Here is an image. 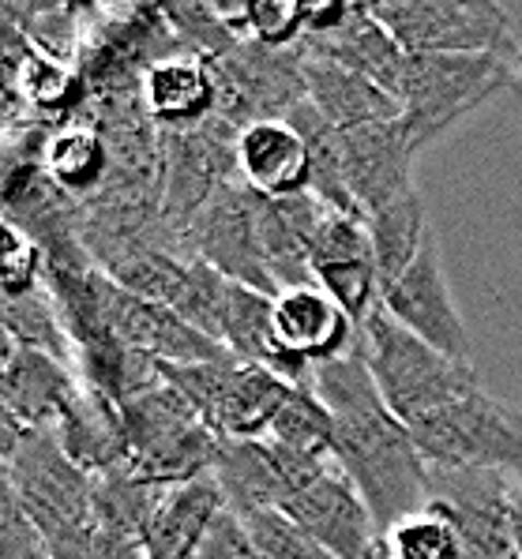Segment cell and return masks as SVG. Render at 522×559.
I'll return each mask as SVG.
<instances>
[{
  "label": "cell",
  "mask_w": 522,
  "mask_h": 559,
  "mask_svg": "<svg viewBox=\"0 0 522 559\" xmlns=\"http://www.w3.org/2000/svg\"><path fill=\"white\" fill-rule=\"evenodd\" d=\"M275 334L286 357L312 372L328 360L346 357L361 338V326L328 289L308 282L275 297Z\"/></svg>",
  "instance_id": "16"
},
{
  "label": "cell",
  "mask_w": 522,
  "mask_h": 559,
  "mask_svg": "<svg viewBox=\"0 0 522 559\" xmlns=\"http://www.w3.org/2000/svg\"><path fill=\"white\" fill-rule=\"evenodd\" d=\"M282 514L339 559H369L380 540L369 503L361 500L354 480L339 469V462L323 469L312 485H305L282 507Z\"/></svg>",
  "instance_id": "15"
},
{
  "label": "cell",
  "mask_w": 522,
  "mask_h": 559,
  "mask_svg": "<svg viewBox=\"0 0 522 559\" xmlns=\"http://www.w3.org/2000/svg\"><path fill=\"white\" fill-rule=\"evenodd\" d=\"M121 417L128 432V462L143 480L185 485L203 473H215L222 440L166 376L124 399Z\"/></svg>",
  "instance_id": "4"
},
{
  "label": "cell",
  "mask_w": 522,
  "mask_h": 559,
  "mask_svg": "<svg viewBox=\"0 0 522 559\" xmlns=\"http://www.w3.org/2000/svg\"><path fill=\"white\" fill-rule=\"evenodd\" d=\"M226 507L215 473H203L185 485H166L143 530L147 559H195L211 522Z\"/></svg>",
  "instance_id": "19"
},
{
  "label": "cell",
  "mask_w": 522,
  "mask_h": 559,
  "mask_svg": "<svg viewBox=\"0 0 522 559\" xmlns=\"http://www.w3.org/2000/svg\"><path fill=\"white\" fill-rule=\"evenodd\" d=\"M522 57L462 53V57H410L399 102L402 120L414 132L417 147H429L448 135L459 120L482 109L500 87L519 75Z\"/></svg>",
  "instance_id": "6"
},
{
  "label": "cell",
  "mask_w": 522,
  "mask_h": 559,
  "mask_svg": "<svg viewBox=\"0 0 522 559\" xmlns=\"http://www.w3.org/2000/svg\"><path fill=\"white\" fill-rule=\"evenodd\" d=\"M143 109L162 132H188L218 114V83L211 57L174 53L143 75Z\"/></svg>",
  "instance_id": "18"
},
{
  "label": "cell",
  "mask_w": 522,
  "mask_h": 559,
  "mask_svg": "<svg viewBox=\"0 0 522 559\" xmlns=\"http://www.w3.org/2000/svg\"><path fill=\"white\" fill-rule=\"evenodd\" d=\"M46 278V252L27 229L0 214V297H20L41 286Z\"/></svg>",
  "instance_id": "31"
},
{
  "label": "cell",
  "mask_w": 522,
  "mask_h": 559,
  "mask_svg": "<svg viewBox=\"0 0 522 559\" xmlns=\"http://www.w3.org/2000/svg\"><path fill=\"white\" fill-rule=\"evenodd\" d=\"M301 75H305V98L320 109V117L339 135L402 117V102L395 94L376 87L372 80L349 72V68L335 64V60L305 57Z\"/></svg>",
  "instance_id": "21"
},
{
  "label": "cell",
  "mask_w": 522,
  "mask_h": 559,
  "mask_svg": "<svg viewBox=\"0 0 522 559\" xmlns=\"http://www.w3.org/2000/svg\"><path fill=\"white\" fill-rule=\"evenodd\" d=\"M369 559H466V552L455 526L440 511L422 507L417 514L380 533Z\"/></svg>",
  "instance_id": "29"
},
{
  "label": "cell",
  "mask_w": 522,
  "mask_h": 559,
  "mask_svg": "<svg viewBox=\"0 0 522 559\" xmlns=\"http://www.w3.org/2000/svg\"><path fill=\"white\" fill-rule=\"evenodd\" d=\"M294 386L297 383L282 380L271 368L241 365L237 360L226 394H222L215 436L218 440H268L271 425H275L278 409L286 406Z\"/></svg>",
  "instance_id": "25"
},
{
  "label": "cell",
  "mask_w": 522,
  "mask_h": 559,
  "mask_svg": "<svg viewBox=\"0 0 522 559\" xmlns=\"http://www.w3.org/2000/svg\"><path fill=\"white\" fill-rule=\"evenodd\" d=\"M511 480L489 469L429 466V503L455 526L466 559H519L511 526Z\"/></svg>",
  "instance_id": "9"
},
{
  "label": "cell",
  "mask_w": 522,
  "mask_h": 559,
  "mask_svg": "<svg viewBox=\"0 0 522 559\" xmlns=\"http://www.w3.org/2000/svg\"><path fill=\"white\" fill-rule=\"evenodd\" d=\"M185 237L188 248L203 263L215 266L222 278L278 297L275 278H271L268 260H263V248H260V195L241 177L226 180L203 203V211L188 222Z\"/></svg>",
  "instance_id": "8"
},
{
  "label": "cell",
  "mask_w": 522,
  "mask_h": 559,
  "mask_svg": "<svg viewBox=\"0 0 522 559\" xmlns=\"http://www.w3.org/2000/svg\"><path fill=\"white\" fill-rule=\"evenodd\" d=\"M268 440L294 454L316 462H335V420H331L328 406L316 399V391L308 383H297L289 391L286 406L278 409L275 425H271Z\"/></svg>",
  "instance_id": "28"
},
{
  "label": "cell",
  "mask_w": 522,
  "mask_h": 559,
  "mask_svg": "<svg viewBox=\"0 0 522 559\" xmlns=\"http://www.w3.org/2000/svg\"><path fill=\"white\" fill-rule=\"evenodd\" d=\"M15 354H20V346H15L12 331H8V323H4V308H0V368L12 365Z\"/></svg>",
  "instance_id": "38"
},
{
  "label": "cell",
  "mask_w": 522,
  "mask_h": 559,
  "mask_svg": "<svg viewBox=\"0 0 522 559\" xmlns=\"http://www.w3.org/2000/svg\"><path fill=\"white\" fill-rule=\"evenodd\" d=\"M328 466L335 462L305 459L275 440H222L215 477L229 511L252 519L263 511H282Z\"/></svg>",
  "instance_id": "10"
},
{
  "label": "cell",
  "mask_w": 522,
  "mask_h": 559,
  "mask_svg": "<svg viewBox=\"0 0 522 559\" xmlns=\"http://www.w3.org/2000/svg\"><path fill=\"white\" fill-rule=\"evenodd\" d=\"M323 218H328V206L312 192L289 195V200L260 195V248L278 294L312 282L308 255H312V240Z\"/></svg>",
  "instance_id": "20"
},
{
  "label": "cell",
  "mask_w": 522,
  "mask_h": 559,
  "mask_svg": "<svg viewBox=\"0 0 522 559\" xmlns=\"http://www.w3.org/2000/svg\"><path fill=\"white\" fill-rule=\"evenodd\" d=\"M38 162L46 177L75 203H91L94 195L106 192L114 174L109 147L94 124H61L57 132H49L38 147Z\"/></svg>",
  "instance_id": "24"
},
{
  "label": "cell",
  "mask_w": 522,
  "mask_h": 559,
  "mask_svg": "<svg viewBox=\"0 0 522 559\" xmlns=\"http://www.w3.org/2000/svg\"><path fill=\"white\" fill-rule=\"evenodd\" d=\"M406 428L429 466L522 477V409L485 386L459 394Z\"/></svg>",
  "instance_id": "5"
},
{
  "label": "cell",
  "mask_w": 522,
  "mask_h": 559,
  "mask_svg": "<svg viewBox=\"0 0 522 559\" xmlns=\"http://www.w3.org/2000/svg\"><path fill=\"white\" fill-rule=\"evenodd\" d=\"M308 386L335 420V462L369 503L376 530L388 533L395 522L422 511L429 503V462L422 459L410 428L383 402L361 338L346 357L312 368Z\"/></svg>",
  "instance_id": "1"
},
{
  "label": "cell",
  "mask_w": 522,
  "mask_h": 559,
  "mask_svg": "<svg viewBox=\"0 0 522 559\" xmlns=\"http://www.w3.org/2000/svg\"><path fill=\"white\" fill-rule=\"evenodd\" d=\"M237 177L263 200L308 192L312 158L289 120H256L237 132Z\"/></svg>",
  "instance_id": "17"
},
{
  "label": "cell",
  "mask_w": 522,
  "mask_h": 559,
  "mask_svg": "<svg viewBox=\"0 0 522 559\" xmlns=\"http://www.w3.org/2000/svg\"><path fill=\"white\" fill-rule=\"evenodd\" d=\"M372 20L410 57H462L500 53L522 57L508 8L489 0H406L372 4Z\"/></svg>",
  "instance_id": "7"
},
{
  "label": "cell",
  "mask_w": 522,
  "mask_h": 559,
  "mask_svg": "<svg viewBox=\"0 0 522 559\" xmlns=\"http://www.w3.org/2000/svg\"><path fill=\"white\" fill-rule=\"evenodd\" d=\"M31 428L20 420V413L12 406V394H8V376L0 368V462H12L20 443L27 440Z\"/></svg>",
  "instance_id": "35"
},
{
  "label": "cell",
  "mask_w": 522,
  "mask_h": 559,
  "mask_svg": "<svg viewBox=\"0 0 522 559\" xmlns=\"http://www.w3.org/2000/svg\"><path fill=\"white\" fill-rule=\"evenodd\" d=\"M511 526H515V548L522 559V477L511 480Z\"/></svg>",
  "instance_id": "37"
},
{
  "label": "cell",
  "mask_w": 522,
  "mask_h": 559,
  "mask_svg": "<svg viewBox=\"0 0 522 559\" xmlns=\"http://www.w3.org/2000/svg\"><path fill=\"white\" fill-rule=\"evenodd\" d=\"M4 376L12 406L27 428H57L68 406L75 402V394L83 391V380L72 365L34 354V349H20L12 365L4 368Z\"/></svg>",
  "instance_id": "23"
},
{
  "label": "cell",
  "mask_w": 522,
  "mask_h": 559,
  "mask_svg": "<svg viewBox=\"0 0 522 559\" xmlns=\"http://www.w3.org/2000/svg\"><path fill=\"white\" fill-rule=\"evenodd\" d=\"M365 222H369L376 266H380V286L388 289L391 282H395L399 274L417 260V252L425 248V240L432 237L436 226L429 218V206H425L422 192H410L391 206H383V211L369 214Z\"/></svg>",
  "instance_id": "26"
},
{
  "label": "cell",
  "mask_w": 522,
  "mask_h": 559,
  "mask_svg": "<svg viewBox=\"0 0 522 559\" xmlns=\"http://www.w3.org/2000/svg\"><path fill=\"white\" fill-rule=\"evenodd\" d=\"M361 349L383 402L402 425H414L432 409L455 402L459 394L482 386L474 365L432 349L429 342L391 320L383 308H376L361 323Z\"/></svg>",
  "instance_id": "3"
},
{
  "label": "cell",
  "mask_w": 522,
  "mask_h": 559,
  "mask_svg": "<svg viewBox=\"0 0 522 559\" xmlns=\"http://www.w3.org/2000/svg\"><path fill=\"white\" fill-rule=\"evenodd\" d=\"M245 522L256 548H260V559H339L320 540L308 537L301 526H294L282 511H263Z\"/></svg>",
  "instance_id": "32"
},
{
  "label": "cell",
  "mask_w": 522,
  "mask_h": 559,
  "mask_svg": "<svg viewBox=\"0 0 522 559\" xmlns=\"http://www.w3.org/2000/svg\"><path fill=\"white\" fill-rule=\"evenodd\" d=\"M12 466L15 492L49 559H87L98 533L94 477L75 466L57 428H31Z\"/></svg>",
  "instance_id": "2"
},
{
  "label": "cell",
  "mask_w": 522,
  "mask_h": 559,
  "mask_svg": "<svg viewBox=\"0 0 522 559\" xmlns=\"http://www.w3.org/2000/svg\"><path fill=\"white\" fill-rule=\"evenodd\" d=\"M0 308H4V323H8V331H12L15 346L57 357L75 368L72 331H68L61 305H57V297L49 294L46 282L20 297H0Z\"/></svg>",
  "instance_id": "27"
},
{
  "label": "cell",
  "mask_w": 522,
  "mask_h": 559,
  "mask_svg": "<svg viewBox=\"0 0 522 559\" xmlns=\"http://www.w3.org/2000/svg\"><path fill=\"white\" fill-rule=\"evenodd\" d=\"M195 559H260V548H256L252 533H248V522L241 514L222 507L218 519L211 522V530H207V537H203Z\"/></svg>",
  "instance_id": "34"
},
{
  "label": "cell",
  "mask_w": 522,
  "mask_h": 559,
  "mask_svg": "<svg viewBox=\"0 0 522 559\" xmlns=\"http://www.w3.org/2000/svg\"><path fill=\"white\" fill-rule=\"evenodd\" d=\"M87 559H147V552H143V540L132 537V533L98 526Z\"/></svg>",
  "instance_id": "36"
},
{
  "label": "cell",
  "mask_w": 522,
  "mask_h": 559,
  "mask_svg": "<svg viewBox=\"0 0 522 559\" xmlns=\"http://www.w3.org/2000/svg\"><path fill=\"white\" fill-rule=\"evenodd\" d=\"M15 83H20L27 106L41 109V114H57V109L75 106L87 94L80 68L68 64V60L38 53V49H27L20 72H15Z\"/></svg>",
  "instance_id": "30"
},
{
  "label": "cell",
  "mask_w": 522,
  "mask_h": 559,
  "mask_svg": "<svg viewBox=\"0 0 522 559\" xmlns=\"http://www.w3.org/2000/svg\"><path fill=\"white\" fill-rule=\"evenodd\" d=\"M102 320L128 349L151 357L154 365H203V360L234 357L222 342L195 331L166 305L128 294L106 274H102Z\"/></svg>",
  "instance_id": "12"
},
{
  "label": "cell",
  "mask_w": 522,
  "mask_h": 559,
  "mask_svg": "<svg viewBox=\"0 0 522 559\" xmlns=\"http://www.w3.org/2000/svg\"><path fill=\"white\" fill-rule=\"evenodd\" d=\"M0 559H49L38 530L31 526L20 503L8 462H0Z\"/></svg>",
  "instance_id": "33"
},
{
  "label": "cell",
  "mask_w": 522,
  "mask_h": 559,
  "mask_svg": "<svg viewBox=\"0 0 522 559\" xmlns=\"http://www.w3.org/2000/svg\"><path fill=\"white\" fill-rule=\"evenodd\" d=\"M222 346L241 365H260L278 372L289 383H308L312 372L286 357L275 334V297L229 282L226 308H222Z\"/></svg>",
  "instance_id": "22"
},
{
  "label": "cell",
  "mask_w": 522,
  "mask_h": 559,
  "mask_svg": "<svg viewBox=\"0 0 522 559\" xmlns=\"http://www.w3.org/2000/svg\"><path fill=\"white\" fill-rule=\"evenodd\" d=\"M308 263H312L316 286L328 289V294L354 316L357 326L380 308V297H383L380 266H376L369 222L365 218H349V214L328 211V218L316 229Z\"/></svg>",
  "instance_id": "14"
},
{
  "label": "cell",
  "mask_w": 522,
  "mask_h": 559,
  "mask_svg": "<svg viewBox=\"0 0 522 559\" xmlns=\"http://www.w3.org/2000/svg\"><path fill=\"white\" fill-rule=\"evenodd\" d=\"M339 147L349 195L361 206L365 218L402 200V195L417 192L414 162L422 147H417L414 132L402 117L339 135Z\"/></svg>",
  "instance_id": "13"
},
{
  "label": "cell",
  "mask_w": 522,
  "mask_h": 559,
  "mask_svg": "<svg viewBox=\"0 0 522 559\" xmlns=\"http://www.w3.org/2000/svg\"><path fill=\"white\" fill-rule=\"evenodd\" d=\"M380 308L395 323L406 326L410 334L429 342L432 349L470 365V331L455 305V294H451L448 271H443L440 234L436 229L425 240L422 252H417V260L383 289Z\"/></svg>",
  "instance_id": "11"
}]
</instances>
